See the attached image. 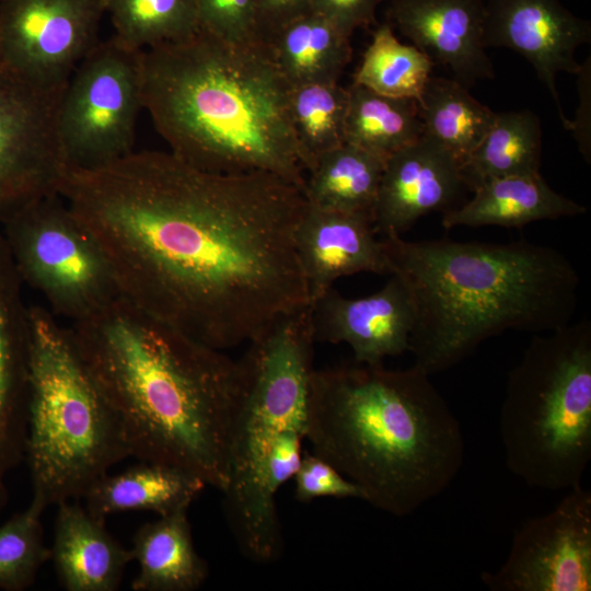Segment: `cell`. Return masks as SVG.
I'll use <instances>...</instances> for the list:
<instances>
[{
  "instance_id": "obj_12",
  "label": "cell",
  "mask_w": 591,
  "mask_h": 591,
  "mask_svg": "<svg viewBox=\"0 0 591 591\" xmlns=\"http://www.w3.org/2000/svg\"><path fill=\"white\" fill-rule=\"evenodd\" d=\"M104 0H0L3 68L45 89H65L100 42Z\"/></svg>"
},
{
  "instance_id": "obj_13",
  "label": "cell",
  "mask_w": 591,
  "mask_h": 591,
  "mask_svg": "<svg viewBox=\"0 0 591 591\" xmlns=\"http://www.w3.org/2000/svg\"><path fill=\"white\" fill-rule=\"evenodd\" d=\"M513 535L505 563L482 573L491 591L591 590V491L581 484Z\"/></svg>"
},
{
  "instance_id": "obj_18",
  "label": "cell",
  "mask_w": 591,
  "mask_h": 591,
  "mask_svg": "<svg viewBox=\"0 0 591 591\" xmlns=\"http://www.w3.org/2000/svg\"><path fill=\"white\" fill-rule=\"evenodd\" d=\"M296 247L310 303L343 277L390 274L383 243L369 216L310 206L296 232Z\"/></svg>"
},
{
  "instance_id": "obj_3",
  "label": "cell",
  "mask_w": 591,
  "mask_h": 591,
  "mask_svg": "<svg viewBox=\"0 0 591 591\" xmlns=\"http://www.w3.org/2000/svg\"><path fill=\"white\" fill-rule=\"evenodd\" d=\"M306 440L374 508L406 517L443 493L464 462V436L430 374L352 361L314 369Z\"/></svg>"
},
{
  "instance_id": "obj_16",
  "label": "cell",
  "mask_w": 591,
  "mask_h": 591,
  "mask_svg": "<svg viewBox=\"0 0 591 591\" xmlns=\"http://www.w3.org/2000/svg\"><path fill=\"white\" fill-rule=\"evenodd\" d=\"M310 304L315 341L347 344L356 362L383 364L386 358L409 349L414 305L406 286L394 274L369 296L346 298L331 288Z\"/></svg>"
},
{
  "instance_id": "obj_26",
  "label": "cell",
  "mask_w": 591,
  "mask_h": 591,
  "mask_svg": "<svg viewBox=\"0 0 591 591\" xmlns=\"http://www.w3.org/2000/svg\"><path fill=\"white\" fill-rule=\"evenodd\" d=\"M542 126L531 111L496 113L488 131L461 163V175L467 189L510 175L541 173Z\"/></svg>"
},
{
  "instance_id": "obj_31",
  "label": "cell",
  "mask_w": 591,
  "mask_h": 591,
  "mask_svg": "<svg viewBox=\"0 0 591 591\" xmlns=\"http://www.w3.org/2000/svg\"><path fill=\"white\" fill-rule=\"evenodd\" d=\"M114 36L144 50L189 38L199 31L196 0H104Z\"/></svg>"
},
{
  "instance_id": "obj_34",
  "label": "cell",
  "mask_w": 591,
  "mask_h": 591,
  "mask_svg": "<svg viewBox=\"0 0 591 591\" xmlns=\"http://www.w3.org/2000/svg\"><path fill=\"white\" fill-rule=\"evenodd\" d=\"M294 497L311 502L321 497L363 500L360 488L318 455L304 452L293 475Z\"/></svg>"
},
{
  "instance_id": "obj_1",
  "label": "cell",
  "mask_w": 591,
  "mask_h": 591,
  "mask_svg": "<svg viewBox=\"0 0 591 591\" xmlns=\"http://www.w3.org/2000/svg\"><path fill=\"white\" fill-rule=\"evenodd\" d=\"M58 194L100 244L120 296L211 348L248 344L310 303L296 247L308 202L277 175L134 150L69 169Z\"/></svg>"
},
{
  "instance_id": "obj_36",
  "label": "cell",
  "mask_w": 591,
  "mask_h": 591,
  "mask_svg": "<svg viewBox=\"0 0 591 591\" xmlns=\"http://www.w3.org/2000/svg\"><path fill=\"white\" fill-rule=\"evenodd\" d=\"M258 35L268 43L286 24L311 11V0H254Z\"/></svg>"
},
{
  "instance_id": "obj_39",
  "label": "cell",
  "mask_w": 591,
  "mask_h": 591,
  "mask_svg": "<svg viewBox=\"0 0 591 591\" xmlns=\"http://www.w3.org/2000/svg\"><path fill=\"white\" fill-rule=\"evenodd\" d=\"M3 67L2 65V51H1V43H0V69Z\"/></svg>"
},
{
  "instance_id": "obj_10",
  "label": "cell",
  "mask_w": 591,
  "mask_h": 591,
  "mask_svg": "<svg viewBox=\"0 0 591 591\" xmlns=\"http://www.w3.org/2000/svg\"><path fill=\"white\" fill-rule=\"evenodd\" d=\"M142 51L100 39L71 74L58 112L69 169L103 165L135 150L143 106Z\"/></svg>"
},
{
  "instance_id": "obj_33",
  "label": "cell",
  "mask_w": 591,
  "mask_h": 591,
  "mask_svg": "<svg viewBox=\"0 0 591 591\" xmlns=\"http://www.w3.org/2000/svg\"><path fill=\"white\" fill-rule=\"evenodd\" d=\"M200 31L233 44L263 42L254 0H196Z\"/></svg>"
},
{
  "instance_id": "obj_23",
  "label": "cell",
  "mask_w": 591,
  "mask_h": 591,
  "mask_svg": "<svg viewBox=\"0 0 591 591\" xmlns=\"http://www.w3.org/2000/svg\"><path fill=\"white\" fill-rule=\"evenodd\" d=\"M130 552L139 567L131 581L134 591H194L208 577V565L194 544L187 511L142 524Z\"/></svg>"
},
{
  "instance_id": "obj_6",
  "label": "cell",
  "mask_w": 591,
  "mask_h": 591,
  "mask_svg": "<svg viewBox=\"0 0 591 591\" xmlns=\"http://www.w3.org/2000/svg\"><path fill=\"white\" fill-rule=\"evenodd\" d=\"M315 343L309 303L278 317L239 359L223 508L239 549L256 564L277 560L283 548L276 498L303 455Z\"/></svg>"
},
{
  "instance_id": "obj_38",
  "label": "cell",
  "mask_w": 591,
  "mask_h": 591,
  "mask_svg": "<svg viewBox=\"0 0 591 591\" xmlns=\"http://www.w3.org/2000/svg\"><path fill=\"white\" fill-rule=\"evenodd\" d=\"M8 502V489L4 485V482H0V512Z\"/></svg>"
},
{
  "instance_id": "obj_19",
  "label": "cell",
  "mask_w": 591,
  "mask_h": 591,
  "mask_svg": "<svg viewBox=\"0 0 591 591\" xmlns=\"http://www.w3.org/2000/svg\"><path fill=\"white\" fill-rule=\"evenodd\" d=\"M0 225V482L25 457L30 305Z\"/></svg>"
},
{
  "instance_id": "obj_32",
  "label": "cell",
  "mask_w": 591,
  "mask_h": 591,
  "mask_svg": "<svg viewBox=\"0 0 591 591\" xmlns=\"http://www.w3.org/2000/svg\"><path fill=\"white\" fill-rule=\"evenodd\" d=\"M47 507L32 497L28 507L0 525V589L23 591L50 560L45 545L42 514Z\"/></svg>"
},
{
  "instance_id": "obj_30",
  "label": "cell",
  "mask_w": 591,
  "mask_h": 591,
  "mask_svg": "<svg viewBox=\"0 0 591 591\" xmlns=\"http://www.w3.org/2000/svg\"><path fill=\"white\" fill-rule=\"evenodd\" d=\"M433 67L416 46L401 43L385 22L374 30L352 83L383 95L417 100Z\"/></svg>"
},
{
  "instance_id": "obj_7",
  "label": "cell",
  "mask_w": 591,
  "mask_h": 591,
  "mask_svg": "<svg viewBox=\"0 0 591 591\" xmlns=\"http://www.w3.org/2000/svg\"><path fill=\"white\" fill-rule=\"evenodd\" d=\"M31 352L25 457L33 497L46 507L80 499L131 456L123 428L68 327L30 305Z\"/></svg>"
},
{
  "instance_id": "obj_8",
  "label": "cell",
  "mask_w": 591,
  "mask_h": 591,
  "mask_svg": "<svg viewBox=\"0 0 591 591\" xmlns=\"http://www.w3.org/2000/svg\"><path fill=\"white\" fill-rule=\"evenodd\" d=\"M499 431L509 471L548 490L581 484L591 460V323L535 334L508 374Z\"/></svg>"
},
{
  "instance_id": "obj_4",
  "label": "cell",
  "mask_w": 591,
  "mask_h": 591,
  "mask_svg": "<svg viewBox=\"0 0 591 591\" xmlns=\"http://www.w3.org/2000/svg\"><path fill=\"white\" fill-rule=\"evenodd\" d=\"M143 106L170 151L204 171L265 172L304 190L290 85L265 42L204 31L142 51Z\"/></svg>"
},
{
  "instance_id": "obj_37",
  "label": "cell",
  "mask_w": 591,
  "mask_h": 591,
  "mask_svg": "<svg viewBox=\"0 0 591 591\" xmlns=\"http://www.w3.org/2000/svg\"><path fill=\"white\" fill-rule=\"evenodd\" d=\"M590 58L581 63L580 71L578 72V85L580 94V104L577 109V117L575 120H570L568 130L572 131L575 139L577 140L580 152L584 159L590 162L591 157V140H590Z\"/></svg>"
},
{
  "instance_id": "obj_35",
  "label": "cell",
  "mask_w": 591,
  "mask_h": 591,
  "mask_svg": "<svg viewBox=\"0 0 591 591\" xmlns=\"http://www.w3.org/2000/svg\"><path fill=\"white\" fill-rule=\"evenodd\" d=\"M385 0H311V11L334 23L351 36L361 27L375 23L376 9Z\"/></svg>"
},
{
  "instance_id": "obj_29",
  "label": "cell",
  "mask_w": 591,
  "mask_h": 591,
  "mask_svg": "<svg viewBox=\"0 0 591 591\" xmlns=\"http://www.w3.org/2000/svg\"><path fill=\"white\" fill-rule=\"evenodd\" d=\"M349 92L338 82L290 88L288 106L303 167L345 142Z\"/></svg>"
},
{
  "instance_id": "obj_11",
  "label": "cell",
  "mask_w": 591,
  "mask_h": 591,
  "mask_svg": "<svg viewBox=\"0 0 591 591\" xmlns=\"http://www.w3.org/2000/svg\"><path fill=\"white\" fill-rule=\"evenodd\" d=\"M65 89H45L0 69V225L58 194L69 171L58 134Z\"/></svg>"
},
{
  "instance_id": "obj_22",
  "label": "cell",
  "mask_w": 591,
  "mask_h": 591,
  "mask_svg": "<svg viewBox=\"0 0 591 591\" xmlns=\"http://www.w3.org/2000/svg\"><path fill=\"white\" fill-rule=\"evenodd\" d=\"M206 486L176 466L142 462L119 474H106L83 499L86 510L101 521L125 511H151L163 517L188 511Z\"/></svg>"
},
{
  "instance_id": "obj_20",
  "label": "cell",
  "mask_w": 591,
  "mask_h": 591,
  "mask_svg": "<svg viewBox=\"0 0 591 591\" xmlns=\"http://www.w3.org/2000/svg\"><path fill=\"white\" fill-rule=\"evenodd\" d=\"M54 542L50 548L56 573L68 591H115L128 563L126 549L78 502L57 506Z\"/></svg>"
},
{
  "instance_id": "obj_28",
  "label": "cell",
  "mask_w": 591,
  "mask_h": 591,
  "mask_svg": "<svg viewBox=\"0 0 591 591\" xmlns=\"http://www.w3.org/2000/svg\"><path fill=\"white\" fill-rule=\"evenodd\" d=\"M345 124V142L386 159L424 135L417 102L387 96L352 83Z\"/></svg>"
},
{
  "instance_id": "obj_24",
  "label": "cell",
  "mask_w": 591,
  "mask_h": 591,
  "mask_svg": "<svg viewBox=\"0 0 591 591\" xmlns=\"http://www.w3.org/2000/svg\"><path fill=\"white\" fill-rule=\"evenodd\" d=\"M349 35L310 11L282 26L267 43L288 84L338 82L352 57Z\"/></svg>"
},
{
  "instance_id": "obj_2",
  "label": "cell",
  "mask_w": 591,
  "mask_h": 591,
  "mask_svg": "<svg viewBox=\"0 0 591 591\" xmlns=\"http://www.w3.org/2000/svg\"><path fill=\"white\" fill-rule=\"evenodd\" d=\"M67 327L119 420L130 455L182 468L222 493L240 360L123 297Z\"/></svg>"
},
{
  "instance_id": "obj_21",
  "label": "cell",
  "mask_w": 591,
  "mask_h": 591,
  "mask_svg": "<svg viewBox=\"0 0 591 591\" xmlns=\"http://www.w3.org/2000/svg\"><path fill=\"white\" fill-rule=\"evenodd\" d=\"M473 197L443 213L445 229L522 228L541 220L583 215L587 207L554 190L541 175H510L486 181Z\"/></svg>"
},
{
  "instance_id": "obj_5",
  "label": "cell",
  "mask_w": 591,
  "mask_h": 591,
  "mask_svg": "<svg viewBox=\"0 0 591 591\" xmlns=\"http://www.w3.org/2000/svg\"><path fill=\"white\" fill-rule=\"evenodd\" d=\"M381 240L390 275L402 279L414 305L408 351L430 375L506 331L547 333L575 314L579 276L554 247L528 241Z\"/></svg>"
},
{
  "instance_id": "obj_15",
  "label": "cell",
  "mask_w": 591,
  "mask_h": 591,
  "mask_svg": "<svg viewBox=\"0 0 591 591\" xmlns=\"http://www.w3.org/2000/svg\"><path fill=\"white\" fill-rule=\"evenodd\" d=\"M464 189L460 161L424 135L385 159L373 209L374 230L381 237L402 236L421 217L456 208Z\"/></svg>"
},
{
  "instance_id": "obj_17",
  "label": "cell",
  "mask_w": 591,
  "mask_h": 591,
  "mask_svg": "<svg viewBox=\"0 0 591 591\" xmlns=\"http://www.w3.org/2000/svg\"><path fill=\"white\" fill-rule=\"evenodd\" d=\"M391 26L467 89L495 77L483 42L484 0H389Z\"/></svg>"
},
{
  "instance_id": "obj_14",
  "label": "cell",
  "mask_w": 591,
  "mask_h": 591,
  "mask_svg": "<svg viewBox=\"0 0 591 591\" xmlns=\"http://www.w3.org/2000/svg\"><path fill=\"white\" fill-rule=\"evenodd\" d=\"M485 47H505L526 59L548 90L564 128L566 118L556 88L560 72L578 74L577 49L591 40V24L559 0H484Z\"/></svg>"
},
{
  "instance_id": "obj_25",
  "label": "cell",
  "mask_w": 591,
  "mask_h": 591,
  "mask_svg": "<svg viewBox=\"0 0 591 591\" xmlns=\"http://www.w3.org/2000/svg\"><path fill=\"white\" fill-rule=\"evenodd\" d=\"M385 159L357 146L343 144L321 155L308 172L304 197L310 206L369 216L373 209Z\"/></svg>"
},
{
  "instance_id": "obj_27",
  "label": "cell",
  "mask_w": 591,
  "mask_h": 591,
  "mask_svg": "<svg viewBox=\"0 0 591 591\" xmlns=\"http://www.w3.org/2000/svg\"><path fill=\"white\" fill-rule=\"evenodd\" d=\"M452 78L431 76L416 100L425 135L462 163L482 141L496 112Z\"/></svg>"
},
{
  "instance_id": "obj_9",
  "label": "cell",
  "mask_w": 591,
  "mask_h": 591,
  "mask_svg": "<svg viewBox=\"0 0 591 591\" xmlns=\"http://www.w3.org/2000/svg\"><path fill=\"white\" fill-rule=\"evenodd\" d=\"M1 229L23 285L58 320L85 318L121 297L100 244L59 194L26 205Z\"/></svg>"
}]
</instances>
